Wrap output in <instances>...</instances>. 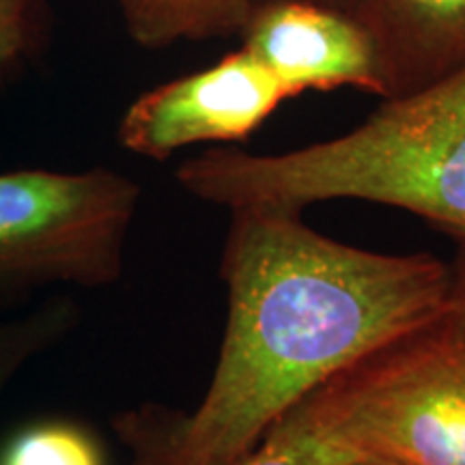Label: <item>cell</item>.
I'll list each match as a JSON object with an SVG mask.
<instances>
[{
	"label": "cell",
	"instance_id": "obj_7",
	"mask_svg": "<svg viewBox=\"0 0 465 465\" xmlns=\"http://www.w3.org/2000/svg\"><path fill=\"white\" fill-rule=\"evenodd\" d=\"M373 42L386 97L407 95L465 65V0H342Z\"/></svg>",
	"mask_w": 465,
	"mask_h": 465
},
{
	"label": "cell",
	"instance_id": "obj_3",
	"mask_svg": "<svg viewBox=\"0 0 465 465\" xmlns=\"http://www.w3.org/2000/svg\"><path fill=\"white\" fill-rule=\"evenodd\" d=\"M304 401L358 457L465 465V317L450 306Z\"/></svg>",
	"mask_w": 465,
	"mask_h": 465
},
{
	"label": "cell",
	"instance_id": "obj_6",
	"mask_svg": "<svg viewBox=\"0 0 465 465\" xmlns=\"http://www.w3.org/2000/svg\"><path fill=\"white\" fill-rule=\"evenodd\" d=\"M240 35L242 48L263 63L291 97L341 86L386 97L373 42L341 7L311 0H261Z\"/></svg>",
	"mask_w": 465,
	"mask_h": 465
},
{
	"label": "cell",
	"instance_id": "obj_10",
	"mask_svg": "<svg viewBox=\"0 0 465 465\" xmlns=\"http://www.w3.org/2000/svg\"><path fill=\"white\" fill-rule=\"evenodd\" d=\"M72 311L65 302H44L0 317V394L35 356L67 330Z\"/></svg>",
	"mask_w": 465,
	"mask_h": 465
},
{
	"label": "cell",
	"instance_id": "obj_8",
	"mask_svg": "<svg viewBox=\"0 0 465 465\" xmlns=\"http://www.w3.org/2000/svg\"><path fill=\"white\" fill-rule=\"evenodd\" d=\"M130 37L144 48L240 33L259 0H114Z\"/></svg>",
	"mask_w": 465,
	"mask_h": 465
},
{
	"label": "cell",
	"instance_id": "obj_5",
	"mask_svg": "<svg viewBox=\"0 0 465 465\" xmlns=\"http://www.w3.org/2000/svg\"><path fill=\"white\" fill-rule=\"evenodd\" d=\"M289 97L281 80L240 48L203 72L143 93L121 119L119 143L162 162L199 143L246 141Z\"/></svg>",
	"mask_w": 465,
	"mask_h": 465
},
{
	"label": "cell",
	"instance_id": "obj_15",
	"mask_svg": "<svg viewBox=\"0 0 465 465\" xmlns=\"http://www.w3.org/2000/svg\"><path fill=\"white\" fill-rule=\"evenodd\" d=\"M261 3V0H259ZM311 3H322V5H332V7H339L342 0H311Z\"/></svg>",
	"mask_w": 465,
	"mask_h": 465
},
{
	"label": "cell",
	"instance_id": "obj_4",
	"mask_svg": "<svg viewBox=\"0 0 465 465\" xmlns=\"http://www.w3.org/2000/svg\"><path fill=\"white\" fill-rule=\"evenodd\" d=\"M138 201V183L110 168L0 173V311L54 284L119 281Z\"/></svg>",
	"mask_w": 465,
	"mask_h": 465
},
{
	"label": "cell",
	"instance_id": "obj_13",
	"mask_svg": "<svg viewBox=\"0 0 465 465\" xmlns=\"http://www.w3.org/2000/svg\"><path fill=\"white\" fill-rule=\"evenodd\" d=\"M452 270V308L459 315L465 317V246L461 248L457 263L450 267Z\"/></svg>",
	"mask_w": 465,
	"mask_h": 465
},
{
	"label": "cell",
	"instance_id": "obj_12",
	"mask_svg": "<svg viewBox=\"0 0 465 465\" xmlns=\"http://www.w3.org/2000/svg\"><path fill=\"white\" fill-rule=\"evenodd\" d=\"M45 0H0V83L37 48Z\"/></svg>",
	"mask_w": 465,
	"mask_h": 465
},
{
	"label": "cell",
	"instance_id": "obj_11",
	"mask_svg": "<svg viewBox=\"0 0 465 465\" xmlns=\"http://www.w3.org/2000/svg\"><path fill=\"white\" fill-rule=\"evenodd\" d=\"M0 465H102V455L83 429L69 422H44L17 435Z\"/></svg>",
	"mask_w": 465,
	"mask_h": 465
},
{
	"label": "cell",
	"instance_id": "obj_2",
	"mask_svg": "<svg viewBox=\"0 0 465 465\" xmlns=\"http://www.w3.org/2000/svg\"><path fill=\"white\" fill-rule=\"evenodd\" d=\"M177 182L232 209L356 199L416 213L465 246V65L383 100L345 136L276 155L212 149L183 162Z\"/></svg>",
	"mask_w": 465,
	"mask_h": 465
},
{
	"label": "cell",
	"instance_id": "obj_14",
	"mask_svg": "<svg viewBox=\"0 0 465 465\" xmlns=\"http://www.w3.org/2000/svg\"><path fill=\"white\" fill-rule=\"evenodd\" d=\"M347 465H394V463H388V461H380V459H358V461H351Z\"/></svg>",
	"mask_w": 465,
	"mask_h": 465
},
{
	"label": "cell",
	"instance_id": "obj_1",
	"mask_svg": "<svg viewBox=\"0 0 465 465\" xmlns=\"http://www.w3.org/2000/svg\"><path fill=\"white\" fill-rule=\"evenodd\" d=\"M300 213L231 212L216 373L192 414L121 418L136 465L240 463L323 383L452 306V270L440 259L347 246Z\"/></svg>",
	"mask_w": 465,
	"mask_h": 465
},
{
	"label": "cell",
	"instance_id": "obj_9",
	"mask_svg": "<svg viewBox=\"0 0 465 465\" xmlns=\"http://www.w3.org/2000/svg\"><path fill=\"white\" fill-rule=\"evenodd\" d=\"M358 459L362 457L336 441L302 401L235 465H347Z\"/></svg>",
	"mask_w": 465,
	"mask_h": 465
}]
</instances>
